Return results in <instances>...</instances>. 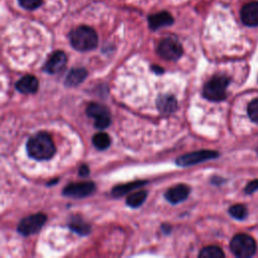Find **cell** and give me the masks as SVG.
Masks as SVG:
<instances>
[{
	"label": "cell",
	"instance_id": "6da1fadb",
	"mask_svg": "<svg viewBox=\"0 0 258 258\" xmlns=\"http://www.w3.org/2000/svg\"><path fill=\"white\" fill-rule=\"evenodd\" d=\"M27 154L35 160L50 159L55 153V146L46 132H38L31 136L26 143Z\"/></svg>",
	"mask_w": 258,
	"mask_h": 258
},
{
	"label": "cell",
	"instance_id": "7a4b0ae2",
	"mask_svg": "<svg viewBox=\"0 0 258 258\" xmlns=\"http://www.w3.org/2000/svg\"><path fill=\"white\" fill-rule=\"evenodd\" d=\"M70 41L72 46L77 50H92L98 45V35L92 27L81 25L71 31Z\"/></svg>",
	"mask_w": 258,
	"mask_h": 258
},
{
	"label": "cell",
	"instance_id": "3957f363",
	"mask_svg": "<svg viewBox=\"0 0 258 258\" xmlns=\"http://www.w3.org/2000/svg\"><path fill=\"white\" fill-rule=\"evenodd\" d=\"M230 79L225 75L214 76L204 87L203 96L213 102H220L226 99L227 87Z\"/></svg>",
	"mask_w": 258,
	"mask_h": 258
},
{
	"label": "cell",
	"instance_id": "277c9868",
	"mask_svg": "<svg viewBox=\"0 0 258 258\" xmlns=\"http://www.w3.org/2000/svg\"><path fill=\"white\" fill-rule=\"evenodd\" d=\"M232 252L240 258H248L256 252L255 240L247 234H237L230 242Z\"/></svg>",
	"mask_w": 258,
	"mask_h": 258
},
{
	"label": "cell",
	"instance_id": "5b68a950",
	"mask_svg": "<svg viewBox=\"0 0 258 258\" xmlns=\"http://www.w3.org/2000/svg\"><path fill=\"white\" fill-rule=\"evenodd\" d=\"M46 222V216L42 213L30 215L20 221L17 227L19 234L23 236L34 235L40 231L44 223Z\"/></svg>",
	"mask_w": 258,
	"mask_h": 258
},
{
	"label": "cell",
	"instance_id": "8992f818",
	"mask_svg": "<svg viewBox=\"0 0 258 258\" xmlns=\"http://www.w3.org/2000/svg\"><path fill=\"white\" fill-rule=\"evenodd\" d=\"M87 114L95 120V127L105 129L111 123V116L108 108L99 103H90L87 107Z\"/></svg>",
	"mask_w": 258,
	"mask_h": 258
},
{
	"label": "cell",
	"instance_id": "52a82bcc",
	"mask_svg": "<svg viewBox=\"0 0 258 258\" xmlns=\"http://www.w3.org/2000/svg\"><path fill=\"white\" fill-rule=\"evenodd\" d=\"M158 54L167 60H176L178 59L183 50L181 44L174 38L166 37L162 39L157 46Z\"/></svg>",
	"mask_w": 258,
	"mask_h": 258
},
{
	"label": "cell",
	"instance_id": "ba28073f",
	"mask_svg": "<svg viewBox=\"0 0 258 258\" xmlns=\"http://www.w3.org/2000/svg\"><path fill=\"white\" fill-rule=\"evenodd\" d=\"M219 156L217 151L213 150H199L189 153H185L176 158V164L180 166H188L194 165L200 162H204L209 159H214Z\"/></svg>",
	"mask_w": 258,
	"mask_h": 258
},
{
	"label": "cell",
	"instance_id": "9c48e42d",
	"mask_svg": "<svg viewBox=\"0 0 258 258\" xmlns=\"http://www.w3.org/2000/svg\"><path fill=\"white\" fill-rule=\"evenodd\" d=\"M96 190V185L93 181H79L68 184L63 189V196L71 198H85L92 195Z\"/></svg>",
	"mask_w": 258,
	"mask_h": 258
},
{
	"label": "cell",
	"instance_id": "30bf717a",
	"mask_svg": "<svg viewBox=\"0 0 258 258\" xmlns=\"http://www.w3.org/2000/svg\"><path fill=\"white\" fill-rule=\"evenodd\" d=\"M67 64V55L63 51L57 50L52 52L44 63L43 70L48 74H58L60 73Z\"/></svg>",
	"mask_w": 258,
	"mask_h": 258
},
{
	"label": "cell",
	"instance_id": "8fae6325",
	"mask_svg": "<svg viewBox=\"0 0 258 258\" xmlns=\"http://www.w3.org/2000/svg\"><path fill=\"white\" fill-rule=\"evenodd\" d=\"M242 22L247 26H258V1L245 4L240 12Z\"/></svg>",
	"mask_w": 258,
	"mask_h": 258
},
{
	"label": "cell",
	"instance_id": "7c38bea8",
	"mask_svg": "<svg viewBox=\"0 0 258 258\" xmlns=\"http://www.w3.org/2000/svg\"><path fill=\"white\" fill-rule=\"evenodd\" d=\"M190 188L186 184H176L166 190L164 197L171 204H178L184 201L189 194Z\"/></svg>",
	"mask_w": 258,
	"mask_h": 258
},
{
	"label": "cell",
	"instance_id": "4fadbf2b",
	"mask_svg": "<svg viewBox=\"0 0 258 258\" xmlns=\"http://www.w3.org/2000/svg\"><path fill=\"white\" fill-rule=\"evenodd\" d=\"M173 23V17L167 11H160L148 17V24L150 29L157 30L161 27L169 26Z\"/></svg>",
	"mask_w": 258,
	"mask_h": 258
},
{
	"label": "cell",
	"instance_id": "5bb4252c",
	"mask_svg": "<svg viewBox=\"0 0 258 258\" xmlns=\"http://www.w3.org/2000/svg\"><path fill=\"white\" fill-rule=\"evenodd\" d=\"M156 106L161 114L168 115L177 109V101L172 95H160L156 100Z\"/></svg>",
	"mask_w": 258,
	"mask_h": 258
},
{
	"label": "cell",
	"instance_id": "9a60e30c",
	"mask_svg": "<svg viewBox=\"0 0 258 258\" xmlns=\"http://www.w3.org/2000/svg\"><path fill=\"white\" fill-rule=\"evenodd\" d=\"M15 88L22 94H33L38 89V81L34 76H24L16 84Z\"/></svg>",
	"mask_w": 258,
	"mask_h": 258
},
{
	"label": "cell",
	"instance_id": "2e32d148",
	"mask_svg": "<svg viewBox=\"0 0 258 258\" xmlns=\"http://www.w3.org/2000/svg\"><path fill=\"white\" fill-rule=\"evenodd\" d=\"M88 76V72L84 68H75L72 69L66 77L64 85L67 87H76L81 84L86 77Z\"/></svg>",
	"mask_w": 258,
	"mask_h": 258
},
{
	"label": "cell",
	"instance_id": "e0dca14e",
	"mask_svg": "<svg viewBox=\"0 0 258 258\" xmlns=\"http://www.w3.org/2000/svg\"><path fill=\"white\" fill-rule=\"evenodd\" d=\"M69 228L79 235H88L91 232V226L81 217H72L69 223Z\"/></svg>",
	"mask_w": 258,
	"mask_h": 258
},
{
	"label": "cell",
	"instance_id": "ac0fdd59",
	"mask_svg": "<svg viewBox=\"0 0 258 258\" xmlns=\"http://www.w3.org/2000/svg\"><path fill=\"white\" fill-rule=\"evenodd\" d=\"M144 183H146V181L144 180H137V181H132V182H128V183H124V184H118L115 187L112 188V195L114 197H121L124 196L126 194H128L130 190L137 188L139 186H142Z\"/></svg>",
	"mask_w": 258,
	"mask_h": 258
},
{
	"label": "cell",
	"instance_id": "d6986e66",
	"mask_svg": "<svg viewBox=\"0 0 258 258\" xmlns=\"http://www.w3.org/2000/svg\"><path fill=\"white\" fill-rule=\"evenodd\" d=\"M146 198H147V191L146 190H139V191H136V192H133V194L129 195L127 197L126 203L131 208H137V207L141 206L144 203Z\"/></svg>",
	"mask_w": 258,
	"mask_h": 258
},
{
	"label": "cell",
	"instance_id": "ffe728a7",
	"mask_svg": "<svg viewBox=\"0 0 258 258\" xmlns=\"http://www.w3.org/2000/svg\"><path fill=\"white\" fill-rule=\"evenodd\" d=\"M224 256L223 250L218 246L205 247L199 253V257L201 258H223Z\"/></svg>",
	"mask_w": 258,
	"mask_h": 258
},
{
	"label": "cell",
	"instance_id": "44dd1931",
	"mask_svg": "<svg viewBox=\"0 0 258 258\" xmlns=\"http://www.w3.org/2000/svg\"><path fill=\"white\" fill-rule=\"evenodd\" d=\"M92 141H93V144L95 145V147L100 150L107 149L111 143V139H110L109 135L105 132H99V133L95 134L93 136Z\"/></svg>",
	"mask_w": 258,
	"mask_h": 258
},
{
	"label": "cell",
	"instance_id": "7402d4cb",
	"mask_svg": "<svg viewBox=\"0 0 258 258\" xmlns=\"http://www.w3.org/2000/svg\"><path fill=\"white\" fill-rule=\"evenodd\" d=\"M229 214H230L233 218H235V219H237V220H243V219H245V218L247 217L248 211H247V209H246L243 205L237 204V205L232 206V207L229 209Z\"/></svg>",
	"mask_w": 258,
	"mask_h": 258
},
{
	"label": "cell",
	"instance_id": "603a6c76",
	"mask_svg": "<svg viewBox=\"0 0 258 258\" xmlns=\"http://www.w3.org/2000/svg\"><path fill=\"white\" fill-rule=\"evenodd\" d=\"M248 115L253 122L258 123V98L251 101L248 105Z\"/></svg>",
	"mask_w": 258,
	"mask_h": 258
},
{
	"label": "cell",
	"instance_id": "cb8c5ba5",
	"mask_svg": "<svg viewBox=\"0 0 258 258\" xmlns=\"http://www.w3.org/2000/svg\"><path fill=\"white\" fill-rule=\"evenodd\" d=\"M43 0H18L21 7L26 10H34L42 4Z\"/></svg>",
	"mask_w": 258,
	"mask_h": 258
},
{
	"label": "cell",
	"instance_id": "d4e9b609",
	"mask_svg": "<svg viewBox=\"0 0 258 258\" xmlns=\"http://www.w3.org/2000/svg\"><path fill=\"white\" fill-rule=\"evenodd\" d=\"M258 189V179H254L252 181H250L246 187H245V192L248 195L253 194L254 191H256Z\"/></svg>",
	"mask_w": 258,
	"mask_h": 258
},
{
	"label": "cell",
	"instance_id": "484cf974",
	"mask_svg": "<svg viewBox=\"0 0 258 258\" xmlns=\"http://www.w3.org/2000/svg\"><path fill=\"white\" fill-rule=\"evenodd\" d=\"M89 173H90V169H89V167H88L86 164H83V165L80 166V168H79V174H80L81 176H83V177L88 176Z\"/></svg>",
	"mask_w": 258,
	"mask_h": 258
},
{
	"label": "cell",
	"instance_id": "4316f807",
	"mask_svg": "<svg viewBox=\"0 0 258 258\" xmlns=\"http://www.w3.org/2000/svg\"><path fill=\"white\" fill-rule=\"evenodd\" d=\"M151 69H152V71H153L154 73H156V74H162V73H163V69L160 68V67H158V66H152Z\"/></svg>",
	"mask_w": 258,
	"mask_h": 258
},
{
	"label": "cell",
	"instance_id": "83f0119b",
	"mask_svg": "<svg viewBox=\"0 0 258 258\" xmlns=\"http://www.w3.org/2000/svg\"><path fill=\"white\" fill-rule=\"evenodd\" d=\"M162 230H163L165 233H169L170 227H169L168 225H163V226H162Z\"/></svg>",
	"mask_w": 258,
	"mask_h": 258
}]
</instances>
